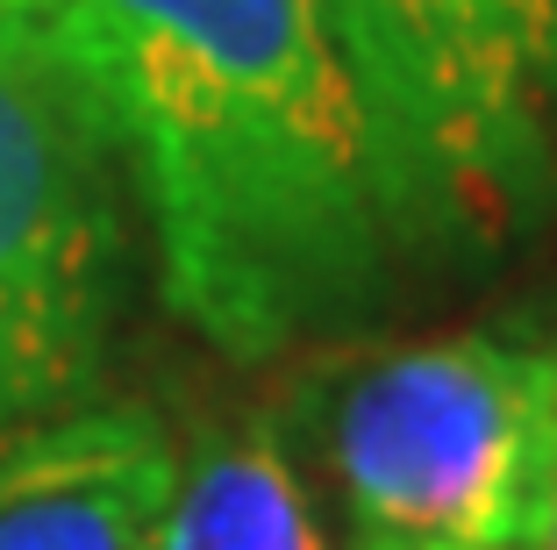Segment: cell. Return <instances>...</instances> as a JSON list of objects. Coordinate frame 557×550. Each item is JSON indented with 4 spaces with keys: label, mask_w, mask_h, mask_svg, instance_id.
I'll list each match as a JSON object with an SVG mask.
<instances>
[{
    "label": "cell",
    "mask_w": 557,
    "mask_h": 550,
    "mask_svg": "<svg viewBox=\"0 0 557 550\" xmlns=\"http://www.w3.org/2000/svg\"><path fill=\"white\" fill-rule=\"evenodd\" d=\"M172 479L180 451L150 407H72L0 451V550H158Z\"/></svg>",
    "instance_id": "cell-5"
},
{
    "label": "cell",
    "mask_w": 557,
    "mask_h": 550,
    "mask_svg": "<svg viewBox=\"0 0 557 550\" xmlns=\"http://www.w3.org/2000/svg\"><path fill=\"white\" fill-rule=\"evenodd\" d=\"M414 293L557 222V0H322Z\"/></svg>",
    "instance_id": "cell-2"
},
{
    "label": "cell",
    "mask_w": 557,
    "mask_h": 550,
    "mask_svg": "<svg viewBox=\"0 0 557 550\" xmlns=\"http://www.w3.org/2000/svg\"><path fill=\"white\" fill-rule=\"evenodd\" d=\"M158 550H336L278 421H208L180 457Z\"/></svg>",
    "instance_id": "cell-6"
},
{
    "label": "cell",
    "mask_w": 557,
    "mask_h": 550,
    "mask_svg": "<svg viewBox=\"0 0 557 550\" xmlns=\"http://www.w3.org/2000/svg\"><path fill=\"white\" fill-rule=\"evenodd\" d=\"M158 250L236 365L329 351L414 301L322 0H58L44 22Z\"/></svg>",
    "instance_id": "cell-1"
},
{
    "label": "cell",
    "mask_w": 557,
    "mask_h": 550,
    "mask_svg": "<svg viewBox=\"0 0 557 550\" xmlns=\"http://www.w3.org/2000/svg\"><path fill=\"white\" fill-rule=\"evenodd\" d=\"M129 179L44 22L0 15V451L72 415L136 286Z\"/></svg>",
    "instance_id": "cell-4"
},
{
    "label": "cell",
    "mask_w": 557,
    "mask_h": 550,
    "mask_svg": "<svg viewBox=\"0 0 557 550\" xmlns=\"http://www.w3.org/2000/svg\"><path fill=\"white\" fill-rule=\"evenodd\" d=\"M344 550H536L557 472V343L450 329L329 357L300 387Z\"/></svg>",
    "instance_id": "cell-3"
},
{
    "label": "cell",
    "mask_w": 557,
    "mask_h": 550,
    "mask_svg": "<svg viewBox=\"0 0 557 550\" xmlns=\"http://www.w3.org/2000/svg\"><path fill=\"white\" fill-rule=\"evenodd\" d=\"M536 550H557V472H550V508H543V536Z\"/></svg>",
    "instance_id": "cell-8"
},
{
    "label": "cell",
    "mask_w": 557,
    "mask_h": 550,
    "mask_svg": "<svg viewBox=\"0 0 557 550\" xmlns=\"http://www.w3.org/2000/svg\"><path fill=\"white\" fill-rule=\"evenodd\" d=\"M0 15H29V22H50L58 0H0Z\"/></svg>",
    "instance_id": "cell-7"
}]
</instances>
